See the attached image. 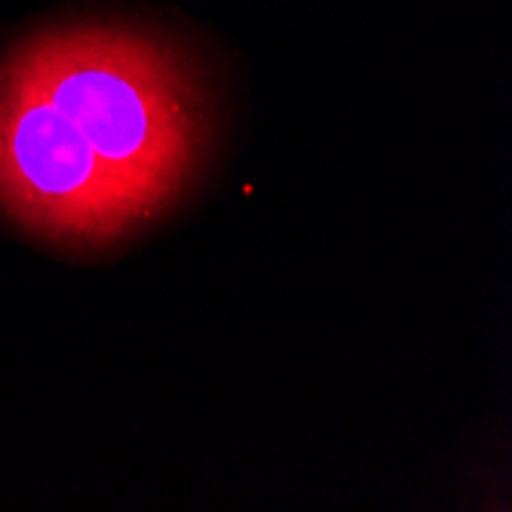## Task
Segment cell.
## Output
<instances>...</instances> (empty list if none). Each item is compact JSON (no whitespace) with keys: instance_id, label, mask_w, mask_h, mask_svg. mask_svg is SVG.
<instances>
[{"instance_id":"obj_2","label":"cell","mask_w":512,"mask_h":512,"mask_svg":"<svg viewBox=\"0 0 512 512\" xmlns=\"http://www.w3.org/2000/svg\"><path fill=\"white\" fill-rule=\"evenodd\" d=\"M0 203L25 227L68 243H108L151 218L13 59L0 68Z\"/></svg>"},{"instance_id":"obj_1","label":"cell","mask_w":512,"mask_h":512,"mask_svg":"<svg viewBox=\"0 0 512 512\" xmlns=\"http://www.w3.org/2000/svg\"><path fill=\"white\" fill-rule=\"evenodd\" d=\"M154 215L197 166L203 108L166 43L120 28L43 34L10 56Z\"/></svg>"}]
</instances>
